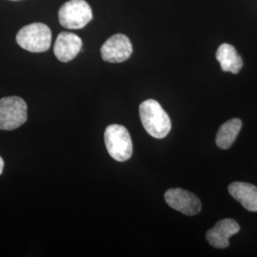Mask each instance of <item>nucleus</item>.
I'll return each instance as SVG.
<instances>
[{
    "instance_id": "1",
    "label": "nucleus",
    "mask_w": 257,
    "mask_h": 257,
    "mask_svg": "<svg viewBox=\"0 0 257 257\" xmlns=\"http://www.w3.org/2000/svg\"><path fill=\"white\" fill-rule=\"evenodd\" d=\"M139 114L142 125L150 136L162 139L169 135L172 128L170 116L156 100L148 99L142 102Z\"/></svg>"
},
{
    "instance_id": "2",
    "label": "nucleus",
    "mask_w": 257,
    "mask_h": 257,
    "mask_svg": "<svg viewBox=\"0 0 257 257\" xmlns=\"http://www.w3.org/2000/svg\"><path fill=\"white\" fill-rule=\"evenodd\" d=\"M52 32L44 23H32L22 28L17 35V43L31 53H43L49 50Z\"/></svg>"
},
{
    "instance_id": "3",
    "label": "nucleus",
    "mask_w": 257,
    "mask_h": 257,
    "mask_svg": "<svg viewBox=\"0 0 257 257\" xmlns=\"http://www.w3.org/2000/svg\"><path fill=\"white\" fill-rule=\"evenodd\" d=\"M105 144L107 151L114 160L127 161L133 155V142L128 130L122 125L111 124L105 131Z\"/></svg>"
},
{
    "instance_id": "4",
    "label": "nucleus",
    "mask_w": 257,
    "mask_h": 257,
    "mask_svg": "<svg viewBox=\"0 0 257 257\" xmlns=\"http://www.w3.org/2000/svg\"><path fill=\"white\" fill-rule=\"evenodd\" d=\"M27 104L19 96L0 99V130L13 131L27 121Z\"/></svg>"
},
{
    "instance_id": "5",
    "label": "nucleus",
    "mask_w": 257,
    "mask_h": 257,
    "mask_svg": "<svg viewBox=\"0 0 257 257\" xmlns=\"http://www.w3.org/2000/svg\"><path fill=\"white\" fill-rule=\"evenodd\" d=\"M58 19L67 29H82L92 19L91 6L85 0H70L60 7Z\"/></svg>"
},
{
    "instance_id": "6",
    "label": "nucleus",
    "mask_w": 257,
    "mask_h": 257,
    "mask_svg": "<svg viewBox=\"0 0 257 257\" xmlns=\"http://www.w3.org/2000/svg\"><path fill=\"white\" fill-rule=\"evenodd\" d=\"M167 204L185 215H195L201 211V202L193 193L183 189H171L165 193Z\"/></svg>"
},
{
    "instance_id": "7",
    "label": "nucleus",
    "mask_w": 257,
    "mask_h": 257,
    "mask_svg": "<svg viewBox=\"0 0 257 257\" xmlns=\"http://www.w3.org/2000/svg\"><path fill=\"white\" fill-rule=\"evenodd\" d=\"M103 60L110 63H121L128 59L133 53V45L128 37L117 34L110 37L101 47Z\"/></svg>"
},
{
    "instance_id": "8",
    "label": "nucleus",
    "mask_w": 257,
    "mask_h": 257,
    "mask_svg": "<svg viewBox=\"0 0 257 257\" xmlns=\"http://www.w3.org/2000/svg\"><path fill=\"white\" fill-rule=\"evenodd\" d=\"M240 226L233 219H222L216 223L206 234L208 242L215 248H226L229 247V239L233 234L238 233Z\"/></svg>"
},
{
    "instance_id": "9",
    "label": "nucleus",
    "mask_w": 257,
    "mask_h": 257,
    "mask_svg": "<svg viewBox=\"0 0 257 257\" xmlns=\"http://www.w3.org/2000/svg\"><path fill=\"white\" fill-rule=\"evenodd\" d=\"M82 48L81 38L73 33L62 32L55 40L54 53L56 58L61 62L73 60Z\"/></svg>"
},
{
    "instance_id": "10",
    "label": "nucleus",
    "mask_w": 257,
    "mask_h": 257,
    "mask_svg": "<svg viewBox=\"0 0 257 257\" xmlns=\"http://www.w3.org/2000/svg\"><path fill=\"white\" fill-rule=\"evenodd\" d=\"M229 193L246 210L257 211V187L245 182H233L229 186Z\"/></svg>"
},
{
    "instance_id": "11",
    "label": "nucleus",
    "mask_w": 257,
    "mask_h": 257,
    "mask_svg": "<svg viewBox=\"0 0 257 257\" xmlns=\"http://www.w3.org/2000/svg\"><path fill=\"white\" fill-rule=\"evenodd\" d=\"M216 59L224 72L238 74L243 66V60L237 54L234 47L224 43L219 46L216 52Z\"/></svg>"
},
{
    "instance_id": "12",
    "label": "nucleus",
    "mask_w": 257,
    "mask_h": 257,
    "mask_svg": "<svg viewBox=\"0 0 257 257\" xmlns=\"http://www.w3.org/2000/svg\"><path fill=\"white\" fill-rule=\"evenodd\" d=\"M242 128V122L238 118H232L221 126L216 135V145L222 150H227L233 144Z\"/></svg>"
},
{
    "instance_id": "13",
    "label": "nucleus",
    "mask_w": 257,
    "mask_h": 257,
    "mask_svg": "<svg viewBox=\"0 0 257 257\" xmlns=\"http://www.w3.org/2000/svg\"><path fill=\"white\" fill-rule=\"evenodd\" d=\"M3 169H4V161H3L2 157L0 156V175H1L2 172H3Z\"/></svg>"
},
{
    "instance_id": "14",
    "label": "nucleus",
    "mask_w": 257,
    "mask_h": 257,
    "mask_svg": "<svg viewBox=\"0 0 257 257\" xmlns=\"http://www.w3.org/2000/svg\"><path fill=\"white\" fill-rule=\"evenodd\" d=\"M14 1H17V0H14Z\"/></svg>"
}]
</instances>
